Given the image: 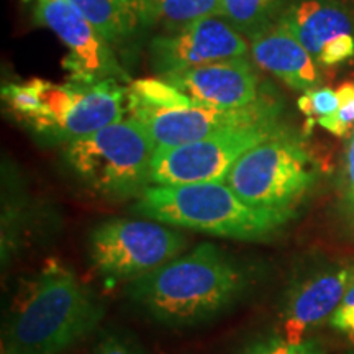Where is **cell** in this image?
<instances>
[{
	"label": "cell",
	"mask_w": 354,
	"mask_h": 354,
	"mask_svg": "<svg viewBox=\"0 0 354 354\" xmlns=\"http://www.w3.org/2000/svg\"><path fill=\"white\" fill-rule=\"evenodd\" d=\"M253 272L214 243H201L127 284V297L151 320L194 326L232 310L250 292Z\"/></svg>",
	"instance_id": "obj_1"
},
{
	"label": "cell",
	"mask_w": 354,
	"mask_h": 354,
	"mask_svg": "<svg viewBox=\"0 0 354 354\" xmlns=\"http://www.w3.org/2000/svg\"><path fill=\"white\" fill-rule=\"evenodd\" d=\"M105 305L76 272L48 259L25 281L2 333V354H63L97 330Z\"/></svg>",
	"instance_id": "obj_2"
},
{
	"label": "cell",
	"mask_w": 354,
	"mask_h": 354,
	"mask_svg": "<svg viewBox=\"0 0 354 354\" xmlns=\"http://www.w3.org/2000/svg\"><path fill=\"white\" fill-rule=\"evenodd\" d=\"M131 212L174 228L250 243L271 241L295 220L248 205L225 183L149 185Z\"/></svg>",
	"instance_id": "obj_3"
},
{
	"label": "cell",
	"mask_w": 354,
	"mask_h": 354,
	"mask_svg": "<svg viewBox=\"0 0 354 354\" xmlns=\"http://www.w3.org/2000/svg\"><path fill=\"white\" fill-rule=\"evenodd\" d=\"M320 179V166L304 136L286 125L243 154L225 177L248 205L297 218Z\"/></svg>",
	"instance_id": "obj_4"
},
{
	"label": "cell",
	"mask_w": 354,
	"mask_h": 354,
	"mask_svg": "<svg viewBox=\"0 0 354 354\" xmlns=\"http://www.w3.org/2000/svg\"><path fill=\"white\" fill-rule=\"evenodd\" d=\"M156 143L135 118H123L64 145V162L95 196L109 201L138 198L151 183Z\"/></svg>",
	"instance_id": "obj_5"
},
{
	"label": "cell",
	"mask_w": 354,
	"mask_h": 354,
	"mask_svg": "<svg viewBox=\"0 0 354 354\" xmlns=\"http://www.w3.org/2000/svg\"><path fill=\"white\" fill-rule=\"evenodd\" d=\"M184 233L156 220L110 218L92 228L87 254L110 281L131 282L185 253Z\"/></svg>",
	"instance_id": "obj_6"
},
{
	"label": "cell",
	"mask_w": 354,
	"mask_h": 354,
	"mask_svg": "<svg viewBox=\"0 0 354 354\" xmlns=\"http://www.w3.org/2000/svg\"><path fill=\"white\" fill-rule=\"evenodd\" d=\"M287 125L282 117L245 123L207 138L172 148H156L153 185L225 183V177L243 154Z\"/></svg>",
	"instance_id": "obj_7"
},
{
	"label": "cell",
	"mask_w": 354,
	"mask_h": 354,
	"mask_svg": "<svg viewBox=\"0 0 354 354\" xmlns=\"http://www.w3.org/2000/svg\"><path fill=\"white\" fill-rule=\"evenodd\" d=\"M127 109L130 118L138 120L148 130L158 148L194 143L227 128L282 117L284 113V104L269 87L258 100L241 109H153L133 104H128Z\"/></svg>",
	"instance_id": "obj_8"
},
{
	"label": "cell",
	"mask_w": 354,
	"mask_h": 354,
	"mask_svg": "<svg viewBox=\"0 0 354 354\" xmlns=\"http://www.w3.org/2000/svg\"><path fill=\"white\" fill-rule=\"evenodd\" d=\"M354 261L323 259L305 266L292 276L281 300V335L307 338L313 330L328 325L351 281Z\"/></svg>",
	"instance_id": "obj_9"
},
{
	"label": "cell",
	"mask_w": 354,
	"mask_h": 354,
	"mask_svg": "<svg viewBox=\"0 0 354 354\" xmlns=\"http://www.w3.org/2000/svg\"><path fill=\"white\" fill-rule=\"evenodd\" d=\"M35 20L55 32L69 48L63 66L71 82L128 81L127 71L118 63L113 48L68 0H38Z\"/></svg>",
	"instance_id": "obj_10"
},
{
	"label": "cell",
	"mask_w": 354,
	"mask_h": 354,
	"mask_svg": "<svg viewBox=\"0 0 354 354\" xmlns=\"http://www.w3.org/2000/svg\"><path fill=\"white\" fill-rule=\"evenodd\" d=\"M250 43L221 17H210L149 41V66L159 76L216 61L245 57Z\"/></svg>",
	"instance_id": "obj_11"
},
{
	"label": "cell",
	"mask_w": 354,
	"mask_h": 354,
	"mask_svg": "<svg viewBox=\"0 0 354 354\" xmlns=\"http://www.w3.org/2000/svg\"><path fill=\"white\" fill-rule=\"evenodd\" d=\"M192 100L194 107L241 109L264 94L254 64L248 56L196 66L159 76Z\"/></svg>",
	"instance_id": "obj_12"
},
{
	"label": "cell",
	"mask_w": 354,
	"mask_h": 354,
	"mask_svg": "<svg viewBox=\"0 0 354 354\" xmlns=\"http://www.w3.org/2000/svg\"><path fill=\"white\" fill-rule=\"evenodd\" d=\"M254 63L295 91L308 92L320 82L317 63L279 20H271L250 38Z\"/></svg>",
	"instance_id": "obj_13"
},
{
	"label": "cell",
	"mask_w": 354,
	"mask_h": 354,
	"mask_svg": "<svg viewBox=\"0 0 354 354\" xmlns=\"http://www.w3.org/2000/svg\"><path fill=\"white\" fill-rule=\"evenodd\" d=\"M276 20L299 39L315 63L330 39L353 35L351 17L336 0H295Z\"/></svg>",
	"instance_id": "obj_14"
},
{
	"label": "cell",
	"mask_w": 354,
	"mask_h": 354,
	"mask_svg": "<svg viewBox=\"0 0 354 354\" xmlns=\"http://www.w3.org/2000/svg\"><path fill=\"white\" fill-rule=\"evenodd\" d=\"M110 46H122L140 32L135 0H68Z\"/></svg>",
	"instance_id": "obj_15"
},
{
	"label": "cell",
	"mask_w": 354,
	"mask_h": 354,
	"mask_svg": "<svg viewBox=\"0 0 354 354\" xmlns=\"http://www.w3.org/2000/svg\"><path fill=\"white\" fill-rule=\"evenodd\" d=\"M141 28L174 33L197 21L220 17V0H135Z\"/></svg>",
	"instance_id": "obj_16"
},
{
	"label": "cell",
	"mask_w": 354,
	"mask_h": 354,
	"mask_svg": "<svg viewBox=\"0 0 354 354\" xmlns=\"http://www.w3.org/2000/svg\"><path fill=\"white\" fill-rule=\"evenodd\" d=\"M279 0H220V17L251 38L272 20Z\"/></svg>",
	"instance_id": "obj_17"
},
{
	"label": "cell",
	"mask_w": 354,
	"mask_h": 354,
	"mask_svg": "<svg viewBox=\"0 0 354 354\" xmlns=\"http://www.w3.org/2000/svg\"><path fill=\"white\" fill-rule=\"evenodd\" d=\"M128 104L153 109L194 107L192 100L165 79H138L128 86Z\"/></svg>",
	"instance_id": "obj_18"
},
{
	"label": "cell",
	"mask_w": 354,
	"mask_h": 354,
	"mask_svg": "<svg viewBox=\"0 0 354 354\" xmlns=\"http://www.w3.org/2000/svg\"><path fill=\"white\" fill-rule=\"evenodd\" d=\"M336 215L343 232L349 240H354V131L346 146L343 159L342 177L338 184Z\"/></svg>",
	"instance_id": "obj_19"
},
{
	"label": "cell",
	"mask_w": 354,
	"mask_h": 354,
	"mask_svg": "<svg viewBox=\"0 0 354 354\" xmlns=\"http://www.w3.org/2000/svg\"><path fill=\"white\" fill-rule=\"evenodd\" d=\"M241 354H326V348L317 336L290 339L281 333H274L251 343Z\"/></svg>",
	"instance_id": "obj_20"
},
{
	"label": "cell",
	"mask_w": 354,
	"mask_h": 354,
	"mask_svg": "<svg viewBox=\"0 0 354 354\" xmlns=\"http://www.w3.org/2000/svg\"><path fill=\"white\" fill-rule=\"evenodd\" d=\"M2 99L19 120L35 113L39 107V92L37 79H30L24 84H8L2 88Z\"/></svg>",
	"instance_id": "obj_21"
},
{
	"label": "cell",
	"mask_w": 354,
	"mask_h": 354,
	"mask_svg": "<svg viewBox=\"0 0 354 354\" xmlns=\"http://www.w3.org/2000/svg\"><path fill=\"white\" fill-rule=\"evenodd\" d=\"M328 326L335 333L344 336V338L354 342V264H353V274L351 281L346 289V294L336 308V312L331 315Z\"/></svg>",
	"instance_id": "obj_22"
},
{
	"label": "cell",
	"mask_w": 354,
	"mask_h": 354,
	"mask_svg": "<svg viewBox=\"0 0 354 354\" xmlns=\"http://www.w3.org/2000/svg\"><path fill=\"white\" fill-rule=\"evenodd\" d=\"M92 354H146L141 344L122 331H109L102 335Z\"/></svg>",
	"instance_id": "obj_23"
},
{
	"label": "cell",
	"mask_w": 354,
	"mask_h": 354,
	"mask_svg": "<svg viewBox=\"0 0 354 354\" xmlns=\"http://www.w3.org/2000/svg\"><path fill=\"white\" fill-rule=\"evenodd\" d=\"M353 56H354V37L349 33L342 35V37L330 39V41L323 46L317 64L330 68V66H338V64L346 63V61L351 59Z\"/></svg>",
	"instance_id": "obj_24"
},
{
	"label": "cell",
	"mask_w": 354,
	"mask_h": 354,
	"mask_svg": "<svg viewBox=\"0 0 354 354\" xmlns=\"http://www.w3.org/2000/svg\"><path fill=\"white\" fill-rule=\"evenodd\" d=\"M312 100V109H313V117H328V115L338 113L339 110V100L336 95V91L328 87H320L313 88V91L305 92Z\"/></svg>",
	"instance_id": "obj_25"
},
{
	"label": "cell",
	"mask_w": 354,
	"mask_h": 354,
	"mask_svg": "<svg viewBox=\"0 0 354 354\" xmlns=\"http://www.w3.org/2000/svg\"><path fill=\"white\" fill-rule=\"evenodd\" d=\"M336 95L339 100V120L348 128H351V125H354V82L342 84L336 88Z\"/></svg>",
	"instance_id": "obj_26"
},
{
	"label": "cell",
	"mask_w": 354,
	"mask_h": 354,
	"mask_svg": "<svg viewBox=\"0 0 354 354\" xmlns=\"http://www.w3.org/2000/svg\"><path fill=\"white\" fill-rule=\"evenodd\" d=\"M299 109L300 112L307 115L308 118H313V109H312V100H310V97L307 94H304L302 97L299 99Z\"/></svg>",
	"instance_id": "obj_27"
},
{
	"label": "cell",
	"mask_w": 354,
	"mask_h": 354,
	"mask_svg": "<svg viewBox=\"0 0 354 354\" xmlns=\"http://www.w3.org/2000/svg\"><path fill=\"white\" fill-rule=\"evenodd\" d=\"M344 354H354V349H351V351H348V353H344Z\"/></svg>",
	"instance_id": "obj_28"
}]
</instances>
